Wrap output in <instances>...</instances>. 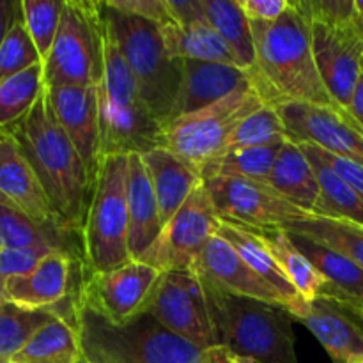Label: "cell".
I'll list each match as a JSON object with an SVG mask.
<instances>
[{
  "mask_svg": "<svg viewBox=\"0 0 363 363\" xmlns=\"http://www.w3.org/2000/svg\"><path fill=\"white\" fill-rule=\"evenodd\" d=\"M294 4L308 21L347 23L358 16L354 0H298Z\"/></svg>",
  "mask_w": 363,
  "mask_h": 363,
  "instance_id": "cell-41",
  "label": "cell"
},
{
  "mask_svg": "<svg viewBox=\"0 0 363 363\" xmlns=\"http://www.w3.org/2000/svg\"><path fill=\"white\" fill-rule=\"evenodd\" d=\"M357 363H363V360H360V362H357Z\"/></svg>",
  "mask_w": 363,
  "mask_h": 363,
  "instance_id": "cell-52",
  "label": "cell"
},
{
  "mask_svg": "<svg viewBox=\"0 0 363 363\" xmlns=\"http://www.w3.org/2000/svg\"><path fill=\"white\" fill-rule=\"evenodd\" d=\"M35 64H43V60L28 35L21 16V4L18 2L16 16L0 46V80L21 73Z\"/></svg>",
  "mask_w": 363,
  "mask_h": 363,
  "instance_id": "cell-40",
  "label": "cell"
},
{
  "mask_svg": "<svg viewBox=\"0 0 363 363\" xmlns=\"http://www.w3.org/2000/svg\"><path fill=\"white\" fill-rule=\"evenodd\" d=\"M55 315L48 311H28L18 305H0V363H13L39 328Z\"/></svg>",
  "mask_w": 363,
  "mask_h": 363,
  "instance_id": "cell-38",
  "label": "cell"
},
{
  "mask_svg": "<svg viewBox=\"0 0 363 363\" xmlns=\"http://www.w3.org/2000/svg\"><path fill=\"white\" fill-rule=\"evenodd\" d=\"M282 145L284 144H273L262 145V147L238 149V151L227 152V155L204 163L199 172H201L202 181L216 176H229L245 177V179L268 184L277 155H279Z\"/></svg>",
  "mask_w": 363,
  "mask_h": 363,
  "instance_id": "cell-34",
  "label": "cell"
},
{
  "mask_svg": "<svg viewBox=\"0 0 363 363\" xmlns=\"http://www.w3.org/2000/svg\"><path fill=\"white\" fill-rule=\"evenodd\" d=\"M347 112L353 116V119L363 128V64H362V73L358 78L357 89L353 92V98H351V105L347 108Z\"/></svg>",
  "mask_w": 363,
  "mask_h": 363,
  "instance_id": "cell-47",
  "label": "cell"
},
{
  "mask_svg": "<svg viewBox=\"0 0 363 363\" xmlns=\"http://www.w3.org/2000/svg\"><path fill=\"white\" fill-rule=\"evenodd\" d=\"M220 218L245 229H280L308 216L269 184L245 177L216 176L202 181Z\"/></svg>",
  "mask_w": 363,
  "mask_h": 363,
  "instance_id": "cell-11",
  "label": "cell"
},
{
  "mask_svg": "<svg viewBox=\"0 0 363 363\" xmlns=\"http://www.w3.org/2000/svg\"><path fill=\"white\" fill-rule=\"evenodd\" d=\"M80 357L77 330L62 319L53 318L32 335L13 363H77Z\"/></svg>",
  "mask_w": 363,
  "mask_h": 363,
  "instance_id": "cell-33",
  "label": "cell"
},
{
  "mask_svg": "<svg viewBox=\"0 0 363 363\" xmlns=\"http://www.w3.org/2000/svg\"><path fill=\"white\" fill-rule=\"evenodd\" d=\"M204 363H229V358H227V350L223 346L213 347L206 353Z\"/></svg>",
  "mask_w": 363,
  "mask_h": 363,
  "instance_id": "cell-48",
  "label": "cell"
},
{
  "mask_svg": "<svg viewBox=\"0 0 363 363\" xmlns=\"http://www.w3.org/2000/svg\"><path fill=\"white\" fill-rule=\"evenodd\" d=\"M354 2H357V11H358V16H360L362 28H363V0H354Z\"/></svg>",
  "mask_w": 363,
  "mask_h": 363,
  "instance_id": "cell-50",
  "label": "cell"
},
{
  "mask_svg": "<svg viewBox=\"0 0 363 363\" xmlns=\"http://www.w3.org/2000/svg\"><path fill=\"white\" fill-rule=\"evenodd\" d=\"M45 250H18V248H0V303H6L4 287L13 277L25 275L39 264L45 255Z\"/></svg>",
  "mask_w": 363,
  "mask_h": 363,
  "instance_id": "cell-42",
  "label": "cell"
},
{
  "mask_svg": "<svg viewBox=\"0 0 363 363\" xmlns=\"http://www.w3.org/2000/svg\"><path fill=\"white\" fill-rule=\"evenodd\" d=\"M227 358H229V363H255L250 358H245V357H238V354H233L229 350H227Z\"/></svg>",
  "mask_w": 363,
  "mask_h": 363,
  "instance_id": "cell-49",
  "label": "cell"
},
{
  "mask_svg": "<svg viewBox=\"0 0 363 363\" xmlns=\"http://www.w3.org/2000/svg\"><path fill=\"white\" fill-rule=\"evenodd\" d=\"M268 184L301 211L308 215L314 213L319 199L318 177L300 144L293 140L284 142L277 155Z\"/></svg>",
  "mask_w": 363,
  "mask_h": 363,
  "instance_id": "cell-27",
  "label": "cell"
},
{
  "mask_svg": "<svg viewBox=\"0 0 363 363\" xmlns=\"http://www.w3.org/2000/svg\"><path fill=\"white\" fill-rule=\"evenodd\" d=\"M206 18L223 39L238 67L252 71L255 66V45L250 20L238 0H201Z\"/></svg>",
  "mask_w": 363,
  "mask_h": 363,
  "instance_id": "cell-29",
  "label": "cell"
},
{
  "mask_svg": "<svg viewBox=\"0 0 363 363\" xmlns=\"http://www.w3.org/2000/svg\"><path fill=\"white\" fill-rule=\"evenodd\" d=\"M194 273L209 280L225 293L286 307L282 296L266 280H262L220 236H213L206 245L204 252L195 264Z\"/></svg>",
  "mask_w": 363,
  "mask_h": 363,
  "instance_id": "cell-19",
  "label": "cell"
},
{
  "mask_svg": "<svg viewBox=\"0 0 363 363\" xmlns=\"http://www.w3.org/2000/svg\"><path fill=\"white\" fill-rule=\"evenodd\" d=\"M77 333L89 363H204L208 353L167 330L149 312L117 325L80 300Z\"/></svg>",
  "mask_w": 363,
  "mask_h": 363,
  "instance_id": "cell-3",
  "label": "cell"
},
{
  "mask_svg": "<svg viewBox=\"0 0 363 363\" xmlns=\"http://www.w3.org/2000/svg\"><path fill=\"white\" fill-rule=\"evenodd\" d=\"M199 279L220 346L255 363H300L294 347V315L286 307L236 296L202 277Z\"/></svg>",
  "mask_w": 363,
  "mask_h": 363,
  "instance_id": "cell-4",
  "label": "cell"
},
{
  "mask_svg": "<svg viewBox=\"0 0 363 363\" xmlns=\"http://www.w3.org/2000/svg\"><path fill=\"white\" fill-rule=\"evenodd\" d=\"M296 321L319 340L333 363L363 360V308L332 296H315Z\"/></svg>",
  "mask_w": 363,
  "mask_h": 363,
  "instance_id": "cell-15",
  "label": "cell"
},
{
  "mask_svg": "<svg viewBox=\"0 0 363 363\" xmlns=\"http://www.w3.org/2000/svg\"><path fill=\"white\" fill-rule=\"evenodd\" d=\"M73 257L69 252L55 250L39 261L32 272L6 282L4 298L28 311H50L71 296Z\"/></svg>",
  "mask_w": 363,
  "mask_h": 363,
  "instance_id": "cell-20",
  "label": "cell"
},
{
  "mask_svg": "<svg viewBox=\"0 0 363 363\" xmlns=\"http://www.w3.org/2000/svg\"><path fill=\"white\" fill-rule=\"evenodd\" d=\"M45 91L43 64L0 80V130H9L32 110Z\"/></svg>",
  "mask_w": 363,
  "mask_h": 363,
  "instance_id": "cell-35",
  "label": "cell"
},
{
  "mask_svg": "<svg viewBox=\"0 0 363 363\" xmlns=\"http://www.w3.org/2000/svg\"><path fill=\"white\" fill-rule=\"evenodd\" d=\"M101 4V16L116 39L145 108L165 126L170 121L183 80V60L170 55L158 23L119 13Z\"/></svg>",
  "mask_w": 363,
  "mask_h": 363,
  "instance_id": "cell-5",
  "label": "cell"
},
{
  "mask_svg": "<svg viewBox=\"0 0 363 363\" xmlns=\"http://www.w3.org/2000/svg\"><path fill=\"white\" fill-rule=\"evenodd\" d=\"M287 140L291 138L280 113L273 105H264L238 124L218 156L238 151V149L284 144Z\"/></svg>",
  "mask_w": 363,
  "mask_h": 363,
  "instance_id": "cell-37",
  "label": "cell"
},
{
  "mask_svg": "<svg viewBox=\"0 0 363 363\" xmlns=\"http://www.w3.org/2000/svg\"><path fill=\"white\" fill-rule=\"evenodd\" d=\"M250 21H275L289 9V0H238Z\"/></svg>",
  "mask_w": 363,
  "mask_h": 363,
  "instance_id": "cell-45",
  "label": "cell"
},
{
  "mask_svg": "<svg viewBox=\"0 0 363 363\" xmlns=\"http://www.w3.org/2000/svg\"><path fill=\"white\" fill-rule=\"evenodd\" d=\"M280 229L333 248L357 262L363 269V225L360 223L308 215L305 218L286 223Z\"/></svg>",
  "mask_w": 363,
  "mask_h": 363,
  "instance_id": "cell-31",
  "label": "cell"
},
{
  "mask_svg": "<svg viewBox=\"0 0 363 363\" xmlns=\"http://www.w3.org/2000/svg\"><path fill=\"white\" fill-rule=\"evenodd\" d=\"M0 194L35 222L62 230L34 169L9 130H0Z\"/></svg>",
  "mask_w": 363,
  "mask_h": 363,
  "instance_id": "cell-21",
  "label": "cell"
},
{
  "mask_svg": "<svg viewBox=\"0 0 363 363\" xmlns=\"http://www.w3.org/2000/svg\"><path fill=\"white\" fill-rule=\"evenodd\" d=\"M301 145H305L312 155H315L321 162H325L333 172L339 174V176L342 177V179L346 181V183L350 184L358 195H360V199L363 201V165L351 162V160L340 158V156L330 155V152L323 151V149L315 147V145L312 144H301Z\"/></svg>",
  "mask_w": 363,
  "mask_h": 363,
  "instance_id": "cell-44",
  "label": "cell"
},
{
  "mask_svg": "<svg viewBox=\"0 0 363 363\" xmlns=\"http://www.w3.org/2000/svg\"><path fill=\"white\" fill-rule=\"evenodd\" d=\"M0 248L69 252L66 245V233L35 222L20 206L2 194H0Z\"/></svg>",
  "mask_w": 363,
  "mask_h": 363,
  "instance_id": "cell-28",
  "label": "cell"
},
{
  "mask_svg": "<svg viewBox=\"0 0 363 363\" xmlns=\"http://www.w3.org/2000/svg\"><path fill=\"white\" fill-rule=\"evenodd\" d=\"M140 156L147 169L149 179H151L152 190L158 201L162 222L165 225L179 211L186 199L194 194L195 188L201 186L202 176L191 163L163 145Z\"/></svg>",
  "mask_w": 363,
  "mask_h": 363,
  "instance_id": "cell-23",
  "label": "cell"
},
{
  "mask_svg": "<svg viewBox=\"0 0 363 363\" xmlns=\"http://www.w3.org/2000/svg\"><path fill=\"white\" fill-rule=\"evenodd\" d=\"M9 131L34 169L60 229L82 236L92 183L77 147L50 106L46 87L30 112Z\"/></svg>",
  "mask_w": 363,
  "mask_h": 363,
  "instance_id": "cell-1",
  "label": "cell"
},
{
  "mask_svg": "<svg viewBox=\"0 0 363 363\" xmlns=\"http://www.w3.org/2000/svg\"><path fill=\"white\" fill-rule=\"evenodd\" d=\"M264 105L268 103L250 80L222 101L167 123L162 145L201 170L220 155L238 124Z\"/></svg>",
  "mask_w": 363,
  "mask_h": 363,
  "instance_id": "cell-8",
  "label": "cell"
},
{
  "mask_svg": "<svg viewBox=\"0 0 363 363\" xmlns=\"http://www.w3.org/2000/svg\"><path fill=\"white\" fill-rule=\"evenodd\" d=\"M250 27L255 45L250 74L268 105H333L315 66L311 21L296 4L291 2L279 20L250 21Z\"/></svg>",
  "mask_w": 363,
  "mask_h": 363,
  "instance_id": "cell-2",
  "label": "cell"
},
{
  "mask_svg": "<svg viewBox=\"0 0 363 363\" xmlns=\"http://www.w3.org/2000/svg\"><path fill=\"white\" fill-rule=\"evenodd\" d=\"M99 156L144 155L162 145L163 124L145 106L119 108L98 87Z\"/></svg>",
  "mask_w": 363,
  "mask_h": 363,
  "instance_id": "cell-18",
  "label": "cell"
},
{
  "mask_svg": "<svg viewBox=\"0 0 363 363\" xmlns=\"http://www.w3.org/2000/svg\"><path fill=\"white\" fill-rule=\"evenodd\" d=\"M128 250L131 261H140L163 229L158 201L140 155H130L128 174Z\"/></svg>",
  "mask_w": 363,
  "mask_h": 363,
  "instance_id": "cell-25",
  "label": "cell"
},
{
  "mask_svg": "<svg viewBox=\"0 0 363 363\" xmlns=\"http://www.w3.org/2000/svg\"><path fill=\"white\" fill-rule=\"evenodd\" d=\"M16 11L18 2H13V0H0V46H2L11 25H13Z\"/></svg>",
  "mask_w": 363,
  "mask_h": 363,
  "instance_id": "cell-46",
  "label": "cell"
},
{
  "mask_svg": "<svg viewBox=\"0 0 363 363\" xmlns=\"http://www.w3.org/2000/svg\"><path fill=\"white\" fill-rule=\"evenodd\" d=\"M220 223L222 218L204 184H201L163 225L160 236L140 261L162 273L194 272L206 245L218 233Z\"/></svg>",
  "mask_w": 363,
  "mask_h": 363,
  "instance_id": "cell-9",
  "label": "cell"
},
{
  "mask_svg": "<svg viewBox=\"0 0 363 363\" xmlns=\"http://www.w3.org/2000/svg\"><path fill=\"white\" fill-rule=\"evenodd\" d=\"M105 4L119 13L144 18L152 23L167 25L174 21L167 0H108Z\"/></svg>",
  "mask_w": 363,
  "mask_h": 363,
  "instance_id": "cell-43",
  "label": "cell"
},
{
  "mask_svg": "<svg viewBox=\"0 0 363 363\" xmlns=\"http://www.w3.org/2000/svg\"><path fill=\"white\" fill-rule=\"evenodd\" d=\"M262 236L264 243L275 255L277 262L280 264L282 272L291 280L298 293L303 296V300L311 301L315 296H321L326 293V280L323 279L314 268L311 261L298 250L296 245L291 240V234L284 229H264L257 230Z\"/></svg>",
  "mask_w": 363,
  "mask_h": 363,
  "instance_id": "cell-32",
  "label": "cell"
},
{
  "mask_svg": "<svg viewBox=\"0 0 363 363\" xmlns=\"http://www.w3.org/2000/svg\"><path fill=\"white\" fill-rule=\"evenodd\" d=\"M147 312L176 335L199 350L220 346L204 286L194 272L162 273Z\"/></svg>",
  "mask_w": 363,
  "mask_h": 363,
  "instance_id": "cell-10",
  "label": "cell"
},
{
  "mask_svg": "<svg viewBox=\"0 0 363 363\" xmlns=\"http://www.w3.org/2000/svg\"><path fill=\"white\" fill-rule=\"evenodd\" d=\"M77 363H89V362H87V358H85L84 354H82V357L77 360Z\"/></svg>",
  "mask_w": 363,
  "mask_h": 363,
  "instance_id": "cell-51",
  "label": "cell"
},
{
  "mask_svg": "<svg viewBox=\"0 0 363 363\" xmlns=\"http://www.w3.org/2000/svg\"><path fill=\"white\" fill-rule=\"evenodd\" d=\"M20 4L28 35L45 62L59 30L64 0H21Z\"/></svg>",
  "mask_w": 363,
  "mask_h": 363,
  "instance_id": "cell-39",
  "label": "cell"
},
{
  "mask_svg": "<svg viewBox=\"0 0 363 363\" xmlns=\"http://www.w3.org/2000/svg\"><path fill=\"white\" fill-rule=\"evenodd\" d=\"M128 174L130 156H105L99 163L82 230L89 272H112L131 262L128 250Z\"/></svg>",
  "mask_w": 363,
  "mask_h": 363,
  "instance_id": "cell-6",
  "label": "cell"
},
{
  "mask_svg": "<svg viewBox=\"0 0 363 363\" xmlns=\"http://www.w3.org/2000/svg\"><path fill=\"white\" fill-rule=\"evenodd\" d=\"M0 305H2V303H0Z\"/></svg>",
  "mask_w": 363,
  "mask_h": 363,
  "instance_id": "cell-53",
  "label": "cell"
},
{
  "mask_svg": "<svg viewBox=\"0 0 363 363\" xmlns=\"http://www.w3.org/2000/svg\"><path fill=\"white\" fill-rule=\"evenodd\" d=\"M289 138L363 165V128L337 105L282 103L275 106Z\"/></svg>",
  "mask_w": 363,
  "mask_h": 363,
  "instance_id": "cell-14",
  "label": "cell"
},
{
  "mask_svg": "<svg viewBox=\"0 0 363 363\" xmlns=\"http://www.w3.org/2000/svg\"><path fill=\"white\" fill-rule=\"evenodd\" d=\"M291 240L296 245L298 250L314 264L319 275L326 280L328 287H326L325 296L350 301L363 308V269L357 262L340 252L305 236L291 234Z\"/></svg>",
  "mask_w": 363,
  "mask_h": 363,
  "instance_id": "cell-26",
  "label": "cell"
},
{
  "mask_svg": "<svg viewBox=\"0 0 363 363\" xmlns=\"http://www.w3.org/2000/svg\"><path fill=\"white\" fill-rule=\"evenodd\" d=\"M250 80V71H245L238 66L184 59L183 80L170 121L222 101Z\"/></svg>",
  "mask_w": 363,
  "mask_h": 363,
  "instance_id": "cell-22",
  "label": "cell"
},
{
  "mask_svg": "<svg viewBox=\"0 0 363 363\" xmlns=\"http://www.w3.org/2000/svg\"><path fill=\"white\" fill-rule=\"evenodd\" d=\"M103 43H105V69H103V82L98 85L99 91L119 108L145 106L138 94L137 82L105 21H103Z\"/></svg>",
  "mask_w": 363,
  "mask_h": 363,
  "instance_id": "cell-36",
  "label": "cell"
},
{
  "mask_svg": "<svg viewBox=\"0 0 363 363\" xmlns=\"http://www.w3.org/2000/svg\"><path fill=\"white\" fill-rule=\"evenodd\" d=\"M105 69L101 4L64 0L62 18L43 62L45 87H98Z\"/></svg>",
  "mask_w": 363,
  "mask_h": 363,
  "instance_id": "cell-7",
  "label": "cell"
},
{
  "mask_svg": "<svg viewBox=\"0 0 363 363\" xmlns=\"http://www.w3.org/2000/svg\"><path fill=\"white\" fill-rule=\"evenodd\" d=\"M216 236L225 240L240 254V257L282 296L287 311L294 315V319L305 311L307 300H303L296 287L291 284V280L287 279V275L277 262L273 252L269 250V247L264 243L257 230L233 225V223H227L222 220Z\"/></svg>",
  "mask_w": 363,
  "mask_h": 363,
  "instance_id": "cell-24",
  "label": "cell"
},
{
  "mask_svg": "<svg viewBox=\"0 0 363 363\" xmlns=\"http://www.w3.org/2000/svg\"><path fill=\"white\" fill-rule=\"evenodd\" d=\"M312 52L333 105L350 108L363 64L360 16L347 23L311 21Z\"/></svg>",
  "mask_w": 363,
  "mask_h": 363,
  "instance_id": "cell-13",
  "label": "cell"
},
{
  "mask_svg": "<svg viewBox=\"0 0 363 363\" xmlns=\"http://www.w3.org/2000/svg\"><path fill=\"white\" fill-rule=\"evenodd\" d=\"M305 156L314 167L315 177L319 184V199L312 215L325 216V218L347 220L363 225V201L360 195L339 176L333 172L325 162L312 155L305 145L300 144Z\"/></svg>",
  "mask_w": 363,
  "mask_h": 363,
  "instance_id": "cell-30",
  "label": "cell"
},
{
  "mask_svg": "<svg viewBox=\"0 0 363 363\" xmlns=\"http://www.w3.org/2000/svg\"><path fill=\"white\" fill-rule=\"evenodd\" d=\"M162 272L142 261H131L112 272H89L78 300L106 318L124 325L147 312Z\"/></svg>",
  "mask_w": 363,
  "mask_h": 363,
  "instance_id": "cell-12",
  "label": "cell"
},
{
  "mask_svg": "<svg viewBox=\"0 0 363 363\" xmlns=\"http://www.w3.org/2000/svg\"><path fill=\"white\" fill-rule=\"evenodd\" d=\"M174 21L160 25L170 55L238 66L229 46L206 18L201 0H167Z\"/></svg>",
  "mask_w": 363,
  "mask_h": 363,
  "instance_id": "cell-16",
  "label": "cell"
},
{
  "mask_svg": "<svg viewBox=\"0 0 363 363\" xmlns=\"http://www.w3.org/2000/svg\"><path fill=\"white\" fill-rule=\"evenodd\" d=\"M46 94L57 121L77 147L94 188L99 163H101L98 87H77V85L46 87Z\"/></svg>",
  "mask_w": 363,
  "mask_h": 363,
  "instance_id": "cell-17",
  "label": "cell"
}]
</instances>
